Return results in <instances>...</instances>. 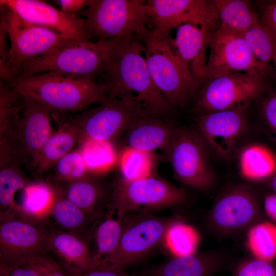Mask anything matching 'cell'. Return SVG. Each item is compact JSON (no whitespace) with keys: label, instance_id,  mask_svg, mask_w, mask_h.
Wrapping results in <instances>:
<instances>
[{"label":"cell","instance_id":"17","mask_svg":"<svg viewBox=\"0 0 276 276\" xmlns=\"http://www.w3.org/2000/svg\"><path fill=\"white\" fill-rule=\"evenodd\" d=\"M0 6L12 10L31 24L50 29L70 39L92 41L86 30L85 18L64 13L44 1L0 0Z\"/></svg>","mask_w":276,"mask_h":276},{"label":"cell","instance_id":"27","mask_svg":"<svg viewBox=\"0 0 276 276\" xmlns=\"http://www.w3.org/2000/svg\"><path fill=\"white\" fill-rule=\"evenodd\" d=\"M54 197V188L51 182H28L21 190L18 216L34 222L47 223Z\"/></svg>","mask_w":276,"mask_h":276},{"label":"cell","instance_id":"9","mask_svg":"<svg viewBox=\"0 0 276 276\" xmlns=\"http://www.w3.org/2000/svg\"><path fill=\"white\" fill-rule=\"evenodd\" d=\"M1 21L10 41L7 66L12 83L25 62L51 54L75 41L50 29L31 24L7 8L1 7Z\"/></svg>","mask_w":276,"mask_h":276},{"label":"cell","instance_id":"14","mask_svg":"<svg viewBox=\"0 0 276 276\" xmlns=\"http://www.w3.org/2000/svg\"><path fill=\"white\" fill-rule=\"evenodd\" d=\"M248 109L240 107L197 116L198 132L211 152L227 159L238 154L248 131Z\"/></svg>","mask_w":276,"mask_h":276},{"label":"cell","instance_id":"2","mask_svg":"<svg viewBox=\"0 0 276 276\" xmlns=\"http://www.w3.org/2000/svg\"><path fill=\"white\" fill-rule=\"evenodd\" d=\"M21 97L46 108L55 119L75 114L109 99V88L90 77L58 72L40 73L12 83Z\"/></svg>","mask_w":276,"mask_h":276},{"label":"cell","instance_id":"18","mask_svg":"<svg viewBox=\"0 0 276 276\" xmlns=\"http://www.w3.org/2000/svg\"><path fill=\"white\" fill-rule=\"evenodd\" d=\"M20 97L17 136L24 162L35 170L42 149L53 133L51 114L36 101L28 97Z\"/></svg>","mask_w":276,"mask_h":276},{"label":"cell","instance_id":"1","mask_svg":"<svg viewBox=\"0 0 276 276\" xmlns=\"http://www.w3.org/2000/svg\"><path fill=\"white\" fill-rule=\"evenodd\" d=\"M109 88V96L129 98L151 117L164 118L173 108L154 83L145 57L142 40L130 37L109 60L99 76Z\"/></svg>","mask_w":276,"mask_h":276},{"label":"cell","instance_id":"20","mask_svg":"<svg viewBox=\"0 0 276 276\" xmlns=\"http://www.w3.org/2000/svg\"><path fill=\"white\" fill-rule=\"evenodd\" d=\"M21 97L10 84H0V169L24 162L17 123Z\"/></svg>","mask_w":276,"mask_h":276},{"label":"cell","instance_id":"15","mask_svg":"<svg viewBox=\"0 0 276 276\" xmlns=\"http://www.w3.org/2000/svg\"><path fill=\"white\" fill-rule=\"evenodd\" d=\"M149 15L154 30L164 36L174 28L191 24L213 33L220 26L211 0H148Z\"/></svg>","mask_w":276,"mask_h":276},{"label":"cell","instance_id":"47","mask_svg":"<svg viewBox=\"0 0 276 276\" xmlns=\"http://www.w3.org/2000/svg\"><path fill=\"white\" fill-rule=\"evenodd\" d=\"M270 186L274 192V193H276V174H274L272 176L270 181Z\"/></svg>","mask_w":276,"mask_h":276},{"label":"cell","instance_id":"37","mask_svg":"<svg viewBox=\"0 0 276 276\" xmlns=\"http://www.w3.org/2000/svg\"><path fill=\"white\" fill-rule=\"evenodd\" d=\"M52 168V179L57 182L75 181L94 176L87 169L79 148L74 149L63 156Z\"/></svg>","mask_w":276,"mask_h":276},{"label":"cell","instance_id":"39","mask_svg":"<svg viewBox=\"0 0 276 276\" xmlns=\"http://www.w3.org/2000/svg\"><path fill=\"white\" fill-rule=\"evenodd\" d=\"M266 95L260 99L259 116L268 132L276 140V92H265Z\"/></svg>","mask_w":276,"mask_h":276},{"label":"cell","instance_id":"34","mask_svg":"<svg viewBox=\"0 0 276 276\" xmlns=\"http://www.w3.org/2000/svg\"><path fill=\"white\" fill-rule=\"evenodd\" d=\"M246 245L252 257L267 262L276 258V224L260 221L247 232Z\"/></svg>","mask_w":276,"mask_h":276},{"label":"cell","instance_id":"4","mask_svg":"<svg viewBox=\"0 0 276 276\" xmlns=\"http://www.w3.org/2000/svg\"><path fill=\"white\" fill-rule=\"evenodd\" d=\"M84 10L92 41L132 35L142 40L154 29L146 1L89 0Z\"/></svg>","mask_w":276,"mask_h":276},{"label":"cell","instance_id":"19","mask_svg":"<svg viewBox=\"0 0 276 276\" xmlns=\"http://www.w3.org/2000/svg\"><path fill=\"white\" fill-rule=\"evenodd\" d=\"M212 34L198 26L185 24L177 28L175 37L172 39L176 53L190 74L193 98H196L206 81V52Z\"/></svg>","mask_w":276,"mask_h":276},{"label":"cell","instance_id":"8","mask_svg":"<svg viewBox=\"0 0 276 276\" xmlns=\"http://www.w3.org/2000/svg\"><path fill=\"white\" fill-rule=\"evenodd\" d=\"M163 151L175 179L181 184L203 192L214 186L216 178L211 151L198 131L176 127L169 145Z\"/></svg>","mask_w":276,"mask_h":276},{"label":"cell","instance_id":"33","mask_svg":"<svg viewBox=\"0 0 276 276\" xmlns=\"http://www.w3.org/2000/svg\"><path fill=\"white\" fill-rule=\"evenodd\" d=\"M20 165L14 163L0 169L1 218L17 216V206L14 196L28 182L20 168Z\"/></svg>","mask_w":276,"mask_h":276},{"label":"cell","instance_id":"38","mask_svg":"<svg viewBox=\"0 0 276 276\" xmlns=\"http://www.w3.org/2000/svg\"><path fill=\"white\" fill-rule=\"evenodd\" d=\"M233 276H276V265L272 262L247 258L237 264Z\"/></svg>","mask_w":276,"mask_h":276},{"label":"cell","instance_id":"5","mask_svg":"<svg viewBox=\"0 0 276 276\" xmlns=\"http://www.w3.org/2000/svg\"><path fill=\"white\" fill-rule=\"evenodd\" d=\"M172 39L153 29L142 41L151 77L174 110L185 108L193 97L190 74Z\"/></svg>","mask_w":276,"mask_h":276},{"label":"cell","instance_id":"31","mask_svg":"<svg viewBox=\"0 0 276 276\" xmlns=\"http://www.w3.org/2000/svg\"><path fill=\"white\" fill-rule=\"evenodd\" d=\"M200 241V234L195 227L176 218L168 227L163 242L174 257H183L197 252Z\"/></svg>","mask_w":276,"mask_h":276},{"label":"cell","instance_id":"3","mask_svg":"<svg viewBox=\"0 0 276 276\" xmlns=\"http://www.w3.org/2000/svg\"><path fill=\"white\" fill-rule=\"evenodd\" d=\"M132 35L95 41L75 40L56 51L33 58L20 67L13 83L36 74L58 72L96 79Z\"/></svg>","mask_w":276,"mask_h":276},{"label":"cell","instance_id":"12","mask_svg":"<svg viewBox=\"0 0 276 276\" xmlns=\"http://www.w3.org/2000/svg\"><path fill=\"white\" fill-rule=\"evenodd\" d=\"M209 48L205 82L237 73L269 79L265 68L255 57L244 35L219 27L211 34Z\"/></svg>","mask_w":276,"mask_h":276},{"label":"cell","instance_id":"40","mask_svg":"<svg viewBox=\"0 0 276 276\" xmlns=\"http://www.w3.org/2000/svg\"><path fill=\"white\" fill-rule=\"evenodd\" d=\"M49 253L37 255L26 264L35 268L40 276H69L59 262Z\"/></svg>","mask_w":276,"mask_h":276},{"label":"cell","instance_id":"11","mask_svg":"<svg viewBox=\"0 0 276 276\" xmlns=\"http://www.w3.org/2000/svg\"><path fill=\"white\" fill-rule=\"evenodd\" d=\"M261 204L252 188L244 184L229 186L217 197L206 219L209 229L221 237L241 234L260 222Z\"/></svg>","mask_w":276,"mask_h":276},{"label":"cell","instance_id":"25","mask_svg":"<svg viewBox=\"0 0 276 276\" xmlns=\"http://www.w3.org/2000/svg\"><path fill=\"white\" fill-rule=\"evenodd\" d=\"M123 228V218L108 210L93 225L87 244L97 264L104 262L117 249Z\"/></svg>","mask_w":276,"mask_h":276},{"label":"cell","instance_id":"43","mask_svg":"<svg viewBox=\"0 0 276 276\" xmlns=\"http://www.w3.org/2000/svg\"><path fill=\"white\" fill-rule=\"evenodd\" d=\"M0 276H40L37 270L28 264H16L0 261Z\"/></svg>","mask_w":276,"mask_h":276},{"label":"cell","instance_id":"26","mask_svg":"<svg viewBox=\"0 0 276 276\" xmlns=\"http://www.w3.org/2000/svg\"><path fill=\"white\" fill-rule=\"evenodd\" d=\"M51 183L54 197L50 217L54 224L79 236L87 243L91 227L96 221L66 198L57 183L53 181Z\"/></svg>","mask_w":276,"mask_h":276},{"label":"cell","instance_id":"10","mask_svg":"<svg viewBox=\"0 0 276 276\" xmlns=\"http://www.w3.org/2000/svg\"><path fill=\"white\" fill-rule=\"evenodd\" d=\"M268 89V80L247 73L218 77L205 82L198 94L191 112L199 116L249 107Z\"/></svg>","mask_w":276,"mask_h":276},{"label":"cell","instance_id":"6","mask_svg":"<svg viewBox=\"0 0 276 276\" xmlns=\"http://www.w3.org/2000/svg\"><path fill=\"white\" fill-rule=\"evenodd\" d=\"M147 117L151 116L133 99L110 97L96 107L61 117L56 121L65 122L76 127L81 134V143L87 140L113 143L124 135L136 121Z\"/></svg>","mask_w":276,"mask_h":276},{"label":"cell","instance_id":"45","mask_svg":"<svg viewBox=\"0 0 276 276\" xmlns=\"http://www.w3.org/2000/svg\"><path fill=\"white\" fill-rule=\"evenodd\" d=\"M55 3L64 13L78 15L81 11L87 7L89 0H57Z\"/></svg>","mask_w":276,"mask_h":276},{"label":"cell","instance_id":"22","mask_svg":"<svg viewBox=\"0 0 276 276\" xmlns=\"http://www.w3.org/2000/svg\"><path fill=\"white\" fill-rule=\"evenodd\" d=\"M102 176L72 182L53 181L66 198L97 221L109 210L112 196V183H105Z\"/></svg>","mask_w":276,"mask_h":276},{"label":"cell","instance_id":"21","mask_svg":"<svg viewBox=\"0 0 276 276\" xmlns=\"http://www.w3.org/2000/svg\"><path fill=\"white\" fill-rule=\"evenodd\" d=\"M48 245L69 276H81L97 264L86 241L79 236L47 223Z\"/></svg>","mask_w":276,"mask_h":276},{"label":"cell","instance_id":"29","mask_svg":"<svg viewBox=\"0 0 276 276\" xmlns=\"http://www.w3.org/2000/svg\"><path fill=\"white\" fill-rule=\"evenodd\" d=\"M58 122L59 128L53 132L40 153L35 169L39 175L52 168L77 143L81 142L80 132L76 127L65 122Z\"/></svg>","mask_w":276,"mask_h":276},{"label":"cell","instance_id":"41","mask_svg":"<svg viewBox=\"0 0 276 276\" xmlns=\"http://www.w3.org/2000/svg\"><path fill=\"white\" fill-rule=\"evenodd\" d=\"M259 7L261 25L276 40V1L261 4Z\"/></svg>","mask_w":276,"mask_h":276},{"label":"cell","instance_id":"24","mask_svg":"<svg viewBox=\"0 0 276 276\" xmlns=\"http://www.w3.org/2000/svg\"><path fill=\"white\" fill-rule=\"evenodd\" d=\"M163 118L147 117L136 121L124 135L125 147L153 153L169 145L175 129Z\"/></svg>","mask_w":276,"mask_h":276},{"label":"cell","instance_id":"30","mask_svg":"<svg viewBox=\"0 0 276 276\" xmlns=\"http://www.w3.org/2000/svg\"><path fill=\"white\" fill-rule=\"evenodd\" d=\"M241 175L251 182L267 178L276 172V157L266 147L258 144L243 146L238 153Z\"/></svg>","mask_w":276,"mask_h":276},{"label":"cell","instance_id":"36","mask_svg":"<svg viewBox=\"0 0 276 276\" xmlns=\"http://www.w3.org/2000/svg\"><path fill=\"white\" fill-rule=\"evenodd\" d=\"M244 36L255 57L265 68L268 78L276 81V40L261 24Z\"/></svg>","mask_w":276,"mask_h":276},{"label":"cell","instance_id":"32","mask_svg":"<svg viewBox=\"0 0 276 276\" xmlns=\"http://www.w3.org/2000/svg\"><path fill=\"white\" fill-rule=\"evenodd\" d=\"M89 172L95 176H102L118 162L119 156L113 143L87 140L78 147Z\"/></svg>","mask_w":276,"mask_h":276},{"label":"cell","instance_id":"13","mask_svg":"<svg viewBox=\"0 0 276 276\" xmlns=\"http://www.w3.org/2000/svg\"><path fill=\"white\" fill-rule=\"evenodd\" d=\"M176 218L164 217L151 212L132 213L123 218L119 246L104 262L125 268L147 255L164 238Z\"/></svg>","mask_w":276,"mask_h":276},{"label":"cell","instance_id":"7","mask_svg":"<svg viewBox=\"0 0 276 276\" xmlns=\"http://www.w3.org/2000/svg\"><path fill=\"white\" fill-rule=\"evenodd\" d=\"M187 199L185 189L154 175L135 181L121 177L112 183L109 210L124 218L132 213H152L176 207Z\"/></svg>","mask_w":276,"mask_h":276},{"label":"cell","instance_id":"44","mask_svg":"<svg viewBox=\"0 0 276 276\" xmlns=\"http://www.w3.org/2000/svg\"><path fill=\"white\" fill-rule=\"evenodd\" d=\"M8 37L4 24L0 22V77L1 80L12 84V78L7 66L9 49L6 47V38Z\"/></svg>","mask_w":276,"mask_h":276},{"label":"cell","instance_id":"42","mask_svg":"<svg viewBox=\"0 0 276 276\" xmlns=\"http://www.w3.org/2000/svg\"><path fill=\"white\" fill-rule=\"evenodd\" d=\"M81 276H149L144 274H132L125 271V268L107 262H101L84 273Z\"/></svg>","mask_w":276,"mask_h":276},{"label":"cell","instance_id":"16","mask_svg":"<svg viewBox=\"0 0 276 276\" xmlns=\"http://www.w3.org/2000/svg\"><path fill=\"white\" fill-rule=\"evenodd\" d=\"M47 223L16 216L1 218L0 261L24 264L37 255L50 252Z\"/></svg>","mask_w":276,"mask_h":276},{"label":"cell","instance_id":"46","mask_svg":"<svg viewBox=\"0 0 276 276\" xmlns=\"http://www.w3.org/2000/svg\"><path fill=\"white\" fill-rule=\"evenodd\" d=\"M263 205L267 215L276 222V193L267 195L264 198Z\"/></svg>","mask_w":276,"mask_h":276},{"label":"cell","instance_id":"28","mask_svg":"<svg viewBox=\"0 0 276 276\" xmlns=\"http://www.w3.org/2000/svg\"><path fill=\"white\" fill-rule=\"evenodd\" d=\"M216 10L221 27L245 35L260 24V13L248 1L211 0Z\"/></svg>","mask_w":276,"mask_h":276},{"label":"cell","instance_id":"35","mask_svg":"<svg viewBox=\"0 0 276 276\" xmlns=\"http://www.w3.org/2000/svg\"><path fill=\"white\" fill-rule=\"evenodd\" d=\"M155 160L153 153L124 147L118 159L121 178L135 181L154 175Z\"/></svg>","mask_w":276,"mask_h":276},{"label":"cell","instance_id":"23","mask_svg":"<svg viewBox=\"0 0 276 276\" xmlns=\"http://www.w3.org/2000/svg\"><path fill=\"white\" fill-rule=\"evenodd\" d=\"M224 254L217 251L196 252L173 258L147 272L149 276H212L225 266Z\"/></svg>","mask_w":276,"mask_h":276}]
</instances>
